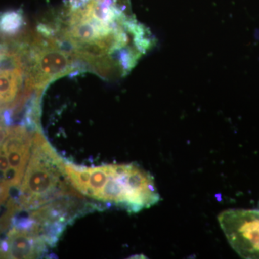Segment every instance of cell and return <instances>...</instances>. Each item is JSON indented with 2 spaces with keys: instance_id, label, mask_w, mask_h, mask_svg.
<instances>
[{
  "instance_id": "3",
  "label": "cell",
  "mask_w": 259,
  "mask_h": 259,
  "mask_svg": "<svg viewBox=\"0 0 259 259\" xmlns=\"http://www.w3.org/2000/svg\"><path fill=\"white\" fill-rule=\"evenodd\" d=\"M218 222L228 243L241 258L259 259L258 209H228L218 215Z\"/></svg>"
},
{
  "instance_id": "1",
  "label": "cell",
  "mask_w": 259,
  "mask_h": 259,
  "mask_svg": "<svg viewBox=\"0 0 259 259\" xmlns=\"http://www.w3.org/2000/svg\"><path fill=\"white\" fill-rule=\"evenodd\" d=\"M64 162L40 129L35 131L31 154L16 200L20 210H33L68 196L81 197L70 183Z\"/></svg>"
},
{
  "instance_id": "5",
  "label": "cell",
  "mask_w": 259,
  "mask_h": 259,
  "mask_svg": "<svg viewBox=\"0 0 259 259\" xmlns=\"http://www.w3.org/2000/svg\"><path fill=\"white\" fill-rule=\"evenodd\" d=\"M47 246L44 238L32 228V225L30 228L12 226L5 239L0 241V258H39L47 251Z\"/></svg>"
},
{
  "instance_id": "2",
  "label": "cell",
  "mask_w": 259,
  "mask_h": 259,
  "mask_svg": "<svg viewBox=\"0 0 259 259\" xmlns=\"http://www.w3.org/2000/svg\"><path fill=\"white\" fill-rule=\"evenodd\" d=\"M107 179L97 200L122 207L131 213L159 202L154 179L138 165H107Z\"/></svg>"
},
{
  "instance_id": "7",
  "label": "cell",
  "mask_w": 259,
  "mask_h": 259,
  "mask_svg": "<svg viewBox=\"0 0 259 259\" xmlns=\"http://www.w3.org/2000/svg\"><path fill=\"white\" fill-rule=\"evenodd\" d=\"M10 132V127L3 120V116L0 117V146L4 142Z\"/></svg>"
},
{
  "instance_id": "6",
  "label": "cell",
  "mask_w": 259,
  "mask_h": 259,
  "mask_svg": "<svg viewBox=\"0 0 259 259\" xmlns=\"http://www.w3.org/2000/svg\"><path fill=\"white\" fill-rule=\"evenodd\" d=\"M24 24L21 10H11L0 16V30L6 35H14L21 30Z\"/></svg>"
},
{
  "instance_id": "4",
  "label": "cell",
  "mask_w": 259,
  "mask_h": 259,
  "mask_svg": "<svg viewBox=\"0 0 259 259\" xmlns=\"http://www.w3.org/2000/svg\"><path fill=\"white\" fill-rule=\"evenodd\" d=\"M31 131L23 125L10 127L8 137L2 144L11 170L12 188L18 187L23 180L31 154L34 134Z\"/></svg>"
}]
</instances>
